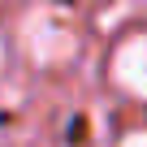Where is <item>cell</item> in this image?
<instances>
[{
    "label": "cell",
    "instance_id": "obj_1",
    "mask_svg": "<svg viewBox=\"0 0 147 147\" xmlns=\"http://www.w3.org/2000/svg\"><path fill=\"white\" fill-rule=\"evenodd\" d=\"M18 43H22V52H26L35 65H43V69L65 65V61H74V52H78V35H74L69 18H65L61 9H48V5H39V9H30V13L22 18Z\"/></svg>",
    "mask_w": 147,
    "mask_h": 147
},
{
    "label": "cell",
    "instance_id": "obj_2",
    "mask_svg": "<svg viewBox=\"0 0 147 147\" xmlns=\"http://www.w3.org/2000/svg\"><path fill=\"white\" fill-rule=\"evenodd\" d=\"M108 69H113V82H117L121 91L147 100V30L121 39L117 52H113V65H108Z\"/></svg>",
    "mask_w": 147,
    "mask_h": 147
},
{
    "label": "cell",
    "instance_id": "obj_3",
    "mask_svg": "<svg viewBox=\"0 0 147 147\" xmlns=\"http://www.w3.org/2000/svg\"><path fill=\"white\" fill-rule=\"evenodd\" d=\"M121 147H147V130H138V134H130Z\"/></svg>",
    "mask_w": 147,
    "mask_h": 147
}]
</instances>
